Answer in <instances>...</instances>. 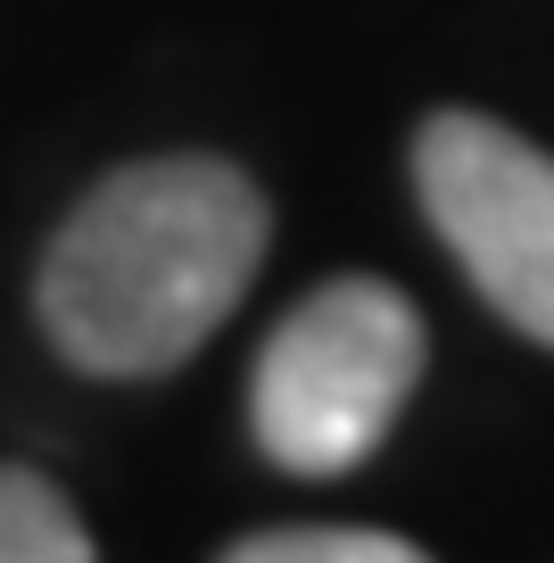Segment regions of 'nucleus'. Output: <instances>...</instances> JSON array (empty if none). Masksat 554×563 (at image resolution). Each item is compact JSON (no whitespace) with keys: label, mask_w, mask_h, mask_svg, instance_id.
Segmentation results:
<instances>
[{"label":"nucleus","mask_w":554,"mask_h":563,"mask_svg":"<svg viewBox=\"0 0 554 563\" xmlns=\"http://www.w3.org/2000/svg\"><path fill=\"white\" fill-rule=\"evenodd\" d=\"M265 257V191L224 158H141L108 175L42 257V332L67 365L166 373L241 307Z\"/></svg>","instance_id":"nucleus-1"},{"label":"nucleus","mask_w":554,"mask_h":563,"mask_svg":"<svg viewBox=\"0 0 554 563\" xmlns=\"http://www.w3.org/2000/svg\"><path fill=\"white\" fill-rule=\"evenodd\" d=\"M414 382H422V316L389 282L347 274L281 316V332L257 356V382H248V415H257L265 456L323 481L381 448Z\"/></svg>","instance_id":"nucleus-2"},{"label":"nucleus","mask_w":554,"mask_h":563,"mask_svg":"<svg viewBox=\"0 0 554 563\" xmlns=\"http://www.w3.org/2000/svg\"><path fill=\"white\" fill-rule=\"evenodd\" d=\"M414 191L480 299L554 349V158L497 117H431L414 133Z\"/></svg>","instance_id":"nucleus-3"},{"label":"nucleus","mask_w":554,"mask_h":563,"mask_svg":"<svg viewBox=\"0 0 554 563\" xmlns=\"http://www.w3.org/2000/svg\"><path fill=\"white\" fill-rule=\"evenodd\" d=\"M0 563H91L75 506L25 464H0Z\"/></svg>","instance_id":"nucleus-4"},{"label":"nucleus","mask_w":554,"mask_h":563,"mask_svg":"<svg viewBox=\"0 0 554 563\" xmlns=\"http://www.w3.org/2000/svg\"><path fill=\"white\" fill-rule=\"evenodd\" d=\"M224 563H431V555L389 530H257V539L224 547Z\"/></svg>","instance_id":"nucleus-5"}]
</instances>
